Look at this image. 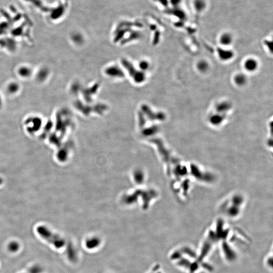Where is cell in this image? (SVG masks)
Here are the masks:
<instances>
[{
    "label": "cell",
    "instance_id": "obj_1",
    "mask_svg": "<svg viewBox=\"0 0 273 273\" xmlns=\"http://www.w3.org/2000/svg\"><path fill=\"white\" fill-rule=\"evenodd\" d=\"M244 204V197L236 193L226 198L220 205V209L224 214L232 218L240 214Z\"/></svg>",
    "mask_w": 273,
    "mask_h": 273
},
{
    "label": "cell",
    "instance_id": "obj_3",
    "mask_svg": "<svg viewBox=\"0 0 273 273\" xmlns=\"http://www.w3.org/2000/svg\"><path fill=\"white\" fill-rule=\"evenodd\" d=\"M37 230L41 238L53 245L56 248H62L66 246L67 242L60 235L52 232L48 228L45 226H39Z\"/></svg>",
    "mask_w": 273,
    "mask_h": 273
},
{
    "label": "cell",
    "instance_id": "obj_4",
    "mask_svg": "<svg viewBox=\"0 0 273 273\" xmlns=\"http://www.w3.org/2000/svg\"><path fill=\"white\" fill-rule=\"evenodd\" d=\"M66 255L69 260L73 263H77L80 260V255L77 248L72 242L66 244Z\"/></svg>",
    "mask_w": 273,
    "mask_h": 273
},
{
    "label": "cell",
    "instance_id": "obj_5",
    "mask_svg": "<svg viewBox=\"0 0 273 273\" xmlns=\"http://www.w3.org/2000/svg\"><path fill=\"white\" fill-rule=\"evenodd\" d=\"M217 54L219 59L223 61H227L232 59L234 55L232 50L223 47H220L217 49Z\"/></svg>",
    "mask_w": 273,
    "mask_h": 273
},
{
    "label": "cell",
    "instance_id": "obj_11",
    "mask_svg": "<svg viewBox=\"0 0 273 273\" xmlns=\"http://www.w3.org/2000/svg\"><path fill=\"white\" fill-rule=\"evenodd\" d=\"M233 81L236 86L242 87L245 86L248 83V77L244 73H237L234 76Z\"/></svg>",
    "mask_w": 273,
    "mask_h": 273
},
{
    "label": "cell",
    "instance_id": "obj_8",
    "mask_svg": "<svg viewBox=\"0 0 273 273\" xmlns=\"http://www.w3.org/2000/svg\"><path fill=\"white\" fill-rule=\"evenodd\" d=\"M225 115H222L220 113H213L209 117V123L212 124V126L217 127L220 126L223 123L225 119Z\"/></svg>",
    "mask_w": 273,
    "mask_h": 273
},
{
    "label": "cell",
    "instance_id": "obj_15",
    "mask_svg": "<svg viewBox=\"0 0 273 273\" xmlns=\"http://www.w3.org/2000/svg\"><path fill=\"white\" fill-rule=\"evenodd\" d=\"M19 245L16 242H12L9 244V250L12 252H15L18 250Z\"/></svg>",
    "mask_w": 273,
    "mask_h": 273
},
{
    "label": "cell",
    "instance_id": "obj_6",
    "mask_svg": "<svg viewBox=\"0 0 273 273\" xmlns=\"http://www.w3.org/2000/svg\"><path fill=\"white\" fill-rule=\"evenodd\" d=\"M259 62L256 59L248 58L244 62L243 68L246 72L252 73L256 72L259 67Z\"/></svg>",
    "mask_w": 273,
    "mask_h": 273
},
{
    "label": "cell",
    "instance_id": "obj_13",
    "mask_svg": "<svg viewBox=\"0 0 273 273\" xmlns=\"http://www.w3.org/2000/svg\"><path fill=\"white\" fill-rule=\"evenodd\" d=\"M159 7L164 8L165 10L169 8V0H153Z\"/></svg>",
    "mask_w": 273,
    "mask_h": 273
},
{
    "label": "cell",
    "instance_id": "obj_14",
    "mask_svg": "<svg viewBox=\"0 0 273 273\" xmlns=\"http://www.w3.org/2000/svg\"><path fill=\"white\" fill-rule=\"evenodd\" d=\"M146 273H164L160 266L158 265H153L151 266Z\"/></svg>",
    "mask_w": 273,
    "mask_h": 273
},
{
    "label": "cell",
    "instance_id": "obj_10",
    "mask_svg": "<svg viewBox=\"0 0 273 273\" xmlns=\"http://www.w3.org/2000/svg\"><path fill=\"white\" fill-rule=\"evenodd\" d=\"M193 6L196 14H201L205 11L207 4L205 0H194Z\"/></svg>",
    "mask_w": 273,
    "mask_h": 273
},
{
    "label": "cell",
    "instance_id": "obj_2",
    "mask_svg": "<svg viewBox=\"0 0 273 273\" xmlns=\"http://www.w3.org/2000/svg\"><path fill=\"white\" fill-rule=\"evenodd\" d=\"M104 240L98 234L88 235L83 238L82 246L85 251L89 253H96L103 248Z\"/></svg>",
    "mask_w": 273,
    "mask_h": 273
},
{
    "label": "cell",
    "instance_id": "obj_9",
    "mask_svg": "<svg viewBox=\"0 0 273 273\" xmlns=\"http://www.w3.org/2000/svg\"><path fill=\"white\" fill-rule=\"evenodd\" d=\"M231 108V105L227 101H222L216 105V112L225 115Z\"/></svg>",
    "mask_w": 273,
    "mask_h": 273
},
{
    "label": "cell",
    "instance_id": "obj_12",
    "mask_svg": "<svg viewBox=\"0 0 273 273\" xmlns=\"http://www.w3.org/2000/svg\"><path fill=\"white\" fill-rule=\"evenodd\" d=\"M196 68L201 73H206L209 71V64L206 60L202 59L198 61L196 64Z\"/></svg>",
    "mask_w": 273,
    "mask_h": 273
},
{
    "label": "cell",
    "instance_id": "obj_7",
    "mask_svg": "<svg viewBox=\"0 0 273 273\" xmlns=\"http://www.w3.org/2000/svg\"><path fill=\"white\" fill-rule=\"evenodd\" d=\"M219 41L222 47H228L233 43V35L229 32H224L220 36Z\"/></svg>",
    "mask_w": 273,
    "mask_h": 273
}]
</instances>
